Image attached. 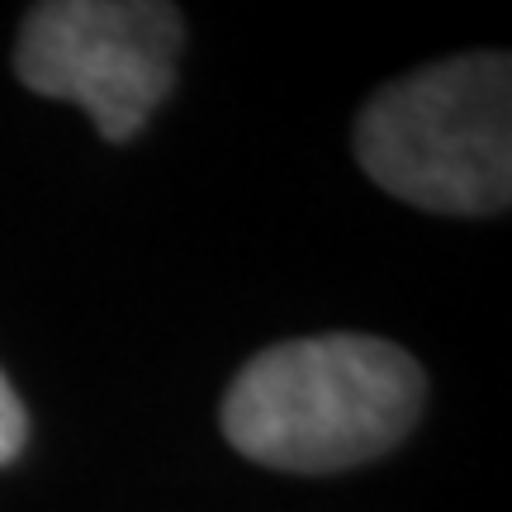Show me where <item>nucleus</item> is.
I'll use <instances>...</instances> for the list:
<instances>
[{
	"label": "nucleus",
	"instance_id": "20e7f679",
	"mask_svg": "<svg viewBox=\"0 0 512 512\" xmlns=\"http://www.w3.org/2000/svg\"><path fill=\"white\" fill-rule=\"evenodd\" d=\"M24 441H29V413H24V403H19L15 384L5 380V370H0V465L19 460Z\"/></svg>",
	"mask_w": 512,
	"mask_h": 512
},
{
	"label": "nucleus",
	"instance_id": "f03ea898",
	"mask_svg": "<svg viewBox=\"0 0 512 512\" xmlns=\"http://www.w3.org/2000/svg\"><path fill=\"white\" fill-rule=\"evenodd\" d=\"M356 162L394 200L489 219L512 200V62L460 53L389 81L356 114Z\"/></svg>",
	"mask_w": 512,
	"mask_h": 512
},
{
	"label": "nucleus",
	"instance_id": "f257e3e1",
	"mask_svg": "<svg viewBox=\"0 0 512 512\" xmlns=\"http://www.w3.org/2000/svg\"><path fill=\"white\" fill-rule=\"evenodd\" d=\"M418 356L370 332H318L256 351L219 403L228 446L280 475H342L418 427Z\"/></svg>",
	"mask_w": 512,
	"mask_h": 512
},
{
	"label": "nucleus",
	"instance_id": "7ed1b4c3",
	"mask_svg": "<svg viewBox=\"0 0 512 512\" xmlns=\"http://www.w3.org/2000/svg\"><path fill=\"white\" fill-rule=\"evenodd\" d=\"M185 15L166 0H43L15 43V76L43 100L95 119L105 143H128L176 91Z\"/></svg>",
	"mask_w": 512,
	"mask_h": 512
}]
</instances>
